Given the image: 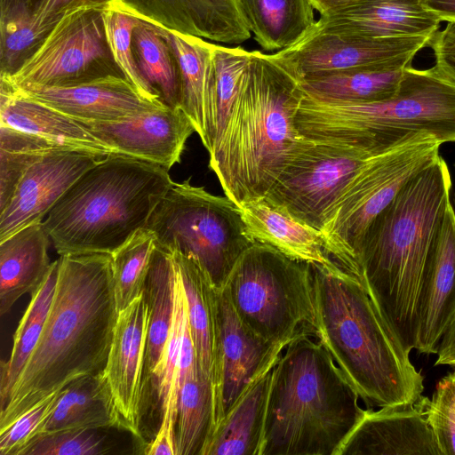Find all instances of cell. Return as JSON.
Wrapping results in <instances>:
<instances>
[{
  "label": "cell",
  "mask_w": 455,
  "mask_h": 455,
  "mask_svg": "<svg viewBox=\"0 0 455 455\" xmlns=\"http://www.w3.org/2000/svg\"><path fill=\"white\" fill-rule=\"evenodd\" d=\"M118 313L111 254L60 256L44 330L0 410V429L71 381L104 371Z\"/></svg>",
  "instance_id": "6da1fadb"
},
{
  "label": "cell",
  "mask_w": 455,
  "mask_h": 455,
  "mask_svg": "<svg viewBox=\"0 0 455 455\" xmlns=\"http://www.w3.org/2000/svg\"><path fill=\"white\" fill-rule=\"evenodd\" d=\"M451 186L439 155L371 222L357 254L363 285L410 352L427 262Z\"/></svg>",
  "instance_id": "7a4b0ae2"
},
{
  "label": "cell",
  "mask_w": 455,
  "mask_h": 455,
  "mask_svg": "<svg viewBox=\"0 0 455 455\" xmlns=\"http://www.w3.org/2000/svg\"><path fill=\"white\" fill-rule=\"evenodd\" d=\"M300 81L271 57L251 52L235 100L209 153V168L237 205L265 197L303 140L295 116Z\"/></svg>",
  "instance_id": "3957f363"
},
{
  "label": "cell",
  "mask_w": 455,
  "mask_h": 455,
  "mask_svg": "<svg viewBox=\"0 0 455 455\" xmlns=\"http://www.w3.org/2000/svg\"><path fill=\"white\" fill-rule=\"evenodd\" d=\"M318 339L369 407L415 403L423 377L361 280L312 266Z\"/></svg>",
  "instance_id": "277c9868"
},
{
  "label": "cell",
  "mask_w": 455,
  "mask_h": 455,
  "mask_svg": "<svg viewBox=\"0 0 455 455\" xmlns=\"http://www.w3.org/2000/svg\"><path fill=\"white\" fill-rule=\"evenodd\" d=\"M323 344L290 343L272 370L261 455H338L365 413Z\"/></svg>",
  "instance_id": "5b68a950"
},
{
  "label": "cell",
  "mask_w": 455,
  "mask_h": 455,
  "mask_svg": "<svg viewBox=\"0 0 455 455\" xmlns=\"http://www.w3.org/2000/svg\"><path fill=\"white\" fill-rule=\"evenodd\" d=\"M172 184L163 166L109 155L65 192L42 224L60 256L112 254L146 227Z\"/></svg>",
  "instance_id": "8992f818"
},
{
  "label": "cell",
  "mask_w": 455,
  "mask_h": 455,
  "mask_svg": "<svg viewBox=\"0 0 455 455\" xmlns=\"http://www.w3.org/2000/svg\"><path fill=\"white\" fill-rule=\"evenodd\" d=\"M295 124L307 139L345 143L371 156L418 132L455 142V77L437 64L409 65L395 93L384 100L324 101L304 92Z\"/></svg>",
  "instance_id": "52a82bcc"
},
{
  "label": "cell",
  "mask_w": 455,
  "mask_h": 455,
  "mask_svg": "<svg viewBox=\"0 0 455 455\" xmlns=\"http://www.w3.org/2000/svg\"><path fill=\"white\" fill-rule=\"evenodd\" d=\"M240 318L267 342L286 347L316 339L312 266L254 242L235 262L224 287Z\"/></svg>",
  "instance_id": "ba28073f"
},
{
  "label": "cell",
  "mask_w": 455,
  "mask_h": 455,
  "mask_svg": "<svg viewBox=\"0 0 455 455\" xmlns=\"http://www.w3.org/2000/svg\"><path fill=\"white\" fill-rule=\"evenodd\" d=\"M443 143L418 132L369 157L328 211L321 233L335 263L362 281L357 254L364 235L401 188L440 154Z\"/></svg>",
  "instance_id": "9c48e42d"
},
{
  "label": "cell",
  "mask_w": 455,
  "mask_h": 455,
  "mask_svg": "<svg viewBox=\"0 0 455 455\" xmlns=\"http://www.w3.org/2000/svg\"><path fill=\"white\" fill-rule=\"evenodd\" d=\"M159 246L194 258L222 289L239 257L254 241L238 205L189 180L173 182L145 227Z\"/></svg>",
  "instance_id": "30bf717a"
},
{
  "label": "cell",
  "mask_w": 455,
  "mask_h": 455,
  "mask_svg": "<svg viewBox=\"0 0 455 455\" xmlns=\"http://www.w3.org/2000/svg\"><path fill=\"white\" fill-rule=\"evenodd\" d=\"M104 9L82 5L68 11L16 71L0 76V82L15 88L60 87L124 76L107 41Z\"/></svg>",
  "instance_id": "8fae6325"
},
{
  "label": "cell",
  "mask_w": 455,
  "mask_h": 455,
  "mask_svg": "<svg viewBox=\"0 0 455 455\" xmlns=\"http://www.w3.org/2000/svg\"><path fill=\"white\" fill-rule=\"evenodd\" d=\"M371 156L345 143L304 137L265 197L321 231L328 211Z\"/></svg>",
  "instance_id": "7c38bea8"
},
{
  "label": "cell",
  "mask_w": 455,
  "mask_h": 455,
  "mask_svg": "<svg viewBox=\"0 0 455 455\" xmlns=\"http://www.w3.org/2000/svg\"><path fill=\"white\" fill-rule=\"evenodd\" d=\"M433 37H359L327 30L316 22L298 42L270 55L300 81L360 68H405L430 46Z\"/></svg>",
  "instance_id": "4fadbf2b"
},
{
  "label": "cell",
  "mask_w": 455,
  "mask_h": 455,
  "mask_svg": "<svg viewBox=\"0 0 455 455\" xmlns=\"http://www.w3.org/2000/svg\"><path fill=\"white\" fill-rule=\"evenodd\" d=\"M217 320L212 379L214 428L249 386L275 366L285 348L267 342L248 327L237 315L224 288L218 290Z\"/></svg>",
  "instance_id": "5bb4252c"
},
{
  "label": "cell",
  "mask_w": 455,
  "mask_h": 455,
  "mask_svg": "<svg viewBox=\"0 0 455 455\" xmlns=\"http://www.w3.org/2000/svg\"><path fill=\"white\" fill-rule=\"evenodd\" d=\"M149 308L144 294L118 313L103 371L121 430L141 439L145 356Z\"/></svg>",
  "instance_id": "9a60e30c"
},
{
  "label": "cell",
  "mask_w": 455,
  "mask_h": 455,
  "mask_svg": "<svg viewBox=\"0 0 455 455\" xmlns=\"http://www.w3.org/2000/svg\"><path fill=\"white\" fill-rule=\"evenodd\" d=\"M76 120L116 155L149 162L167 170L180 162L186 142L196 132L181 108L168 106L116 121Z\"/></svg>",
  "instance_id": "2e32d148"
},
{
  "label": "cell",
  "mask_w": 455,
  "mask_h": 455,
  "mask_svg": "<svg viewBox=\"0 0 455 455\" xmlns=\"http://www.w3.org/2000/svg\"><path fill=\"white\" fill-rule=\"evenodd\" d=\"M104 157L65 150L46 154L34 162L0 211V241L28 226L41 223L65 192Z\"/></svg>",
  "instance_id": "e0dca14e"
},
{
  "label": "cell",
  "mask_w": 455,
  "mask_h": 455,
  "mask_svg": "<svg viewBox=\"0 0 455 455\" xmlns=\"http://www.w3.org/2000/svg\"><path fill=\"white\" fill-rule=\"evenodd\" d=\"M109 7L212 43L239 44L251 36L239 0H111Z\"/></svg>",
  "instance_id": "ac0fdd59"
},
{
  "label": "cell",
  "mask_w": 455,
  "mask_h": 455,
  "mask_svg": "<svg viewBox=\"0 0 455 455\" xmlns=\"http://www.w3.org/2000/svg\"><path fill=\"white\" fill-rule=\"evenodd\" d=\"M428 400L366 409L338 455H442L427 419Z\"/></svg>",
  "instance_id": "d6986e66"
},
{
  "label": "cell",
  "mask_w": 455,
  "mask_h": 455,
  "mask_svg": "<svg viewBox=\"0 0 455 455\" xmlns=\"http://www.w3.org/2000/svg\"><path fill=\"white\" fill-rule=\"evenodd\" d=\"M455 318V212L446 206L427 262L419 292L414 347L436 354Z\"/></svg>",
  "instance_id": "ffe728a7"
},
{
  "label": "cell",
  "mask_w": 455,
  "mask_h": 455,
  "mask_svg": "<svg viewBox=\"0 0 455 455\" xmlns=\"http://www.w3.org/2000/svg\"><path fill=\"white\" fill-rule=\"evenodd\" d=\"M0 84L76 119L116 121L166 106L144 99L120 76L60 87L15 88L4 82Z\"/></svg>",
  "instance_id": "44dd1931"
},
{
  "label": "cell",
  "mask_w": 455,
  "mask_h": 455,
  "mask_svg": "<svg viewBox=\"0 0 455 455\" xmlns=\"http://www.w3.org/2000/svg\"><path fill=\"white\" fill-rule=\"evenodd\" d=\"M440 23L420 0H355L317 20L327 30L367 38L434 36Z\"/></svg>",
  "instance_id": "7402d4cb"
},
{
  "label": "cell",
  "mask_w": 455,
  "mask_h": 455,
  "mask_svg": "<svg viewBox=\"0 0 455 455\" xmlns=\"http://www.w3.org/2000/svg\"><path fill=\"white\" fill-rule=\"evenodd\" d=\"M111 0H0V76L12 75L68 11Z\"/></svg>",
  "instance_id": "603a6c76"
},
{
  "label": "cell",
  "mask_w": 455,
  "mask_h": 455,
  "mask_svg": "<svg viewBox=\"0 0 455 455\" xmlns=\"http://www.w3.org/2000/svg\"><path fill=\"white\" fill-rule=\"evenodd\" d=\"M254 242L272 246L291 259L311 266H338L330 256L320 230L260 197L238 205Z\"/></svg>",
  "instance_id": "cb8c5ba5"
},
{
  "label": "cell",
  "mask_w": 455,
  "mask_h": 455,
  "mask_svg": "<svg viewBox=\"0 0 455 455\" xmlns=\"http://www.w3.org/2000/svg\"><path fill=\"white\" fill-rule=\"evenodd\" d=\"M1 84L0 124L76 150L100 156L116 155L76 119L9 86Z\"/></svg>",
  "instance_id": "d4e9b609"
},
{
  "label": "cell",
  "mask_w": 455,
  "mask_h": 455,
  "mask_svg": "<svg viewBox=\"0 0 455 455\" xmlns=\"http://www.w3.org/2000/svg\"><path fill=\"white\" fill-rule=\"evenodd\" d=\"M178 63L180 108L190 118L208 153L212 149V83L213 43L159 28Z\"/></svg>",
  "instance_id": "484cf974"
},
{
  "label": "cell",
  "mask_w": 455,
  "mask_h": 455,
  "mask_svg": "<svg viewBox=\"0 0 455 455\" xmlns=\"http://www.w3.org/2000/svg\"><path fill=\"white\" fill-rule=\"evenodd\" d=\"M50 237L42 222L28 226L0 241V313L7 314L23 295L36 291L52 262Z\"/></svg>",
  "instance_id": "4316f807"
},
{
  "label": "cell",
  "mask_w": 455,
  "mask_h": 455,
  "mask_svg": "<svg viewBox=\"0 0 455 455\" xmlns=\"http://www.w3.org/2000/svg\"><path fill=\"white\" fill-rule=\"evenodd\" d=\"M272 370L249 386L214 428L200 455H261Z\"/></svg>",
  "instance_id": "83f0119b"
},
{
  "label": "cell",
  "mask_w": 455,
  "mask_h": 455,
  "mask_svg": "<svg viewBox=\"0 0 455 455\" xmlns=\"http://www.w3.org/2000/svg\"><path fill=\"white\" fill-rule=\"evenodd\" d=\"M170 251L185 292L197 364L212 383L217 348L219 289L212 284L206 272L194 258L177 251Z\"/></svg>",
  "instance_id": "f1b7e54d"
},
{
  "label": "cell",
  "mask_w": 455,
  "mask_h": 455,
  "mask_svg": "<svg viewBox=\"0 0 455 455\" xmlns=\"http://www.w3.org/2000/svg\"><path fill=\"white\" fill-rule=\"evenodd\" d=\"M73 428L120 429L103 371L80 377L60 390L39 435Z\"/></svg>",
  "instance_id": "f546056e"
},
{
  "label": "cell",
  "mask_w": 455,
  "mask_h": 455,
  "mask_svg": "<svg viewBox=\"0 0 455 455\" xmlns=\"http://www.w3.org/2000/svg\"><path fill=\"white\" fill-rule=\"evenodd\" d=\"M175 281L176 268L171 251L156 243L143 291L149 308L146 379H153L162 363L174 315Z\"/></svg>",
  "instance_id": "4dcf8cb0"
},
{
  "label": "cell",
  "mask_w": 455,
  "mask_h": 455,
  "mask_svg": "<svg viewBox=\"0 0 455 455\" xmlns=\"http://www.w3.org/2000/svg\"><path fill=\"white\" fill-rule=\"evenodd\" d=\"M253 39L278 52L301 39L316 24L309 0H239Z\"/></svg>",
  "instance_id": "1f68e13d"
},
{
  "label": "cell",
  "mask_w": 455,
  "mask_h": 455,
  "mask_svg": "<svg viewBox=\"0 0 455 455\" xmlns=\"http://www.w3.org/2000/svg\"><path fill=\"white\" fill-rule=\"evenodd\" d=\"M406 68V67H405ZM405 68L368 67L300 80L303 92L324 101L367 103L392 97Z\"/></svg>",
  "instance_id": "d6a6232c"
},
{
  "label": "cell",
  "mask_w": 455,
  "mask_h": 455,
  "mask_svg": "<svg viewBox=\"0 0 455 455\" xmlns=\"http://www.w3.org/2000/svg\"><path fill=\"white\" fill-rule=\"evenodd\" d=\"M214 429L212 383L198 364L180 389L175 427L176 455H200Z\"/></svg>",
  "instance_id": "836d02e7"
},
{
  "label": "cell",
  "mask_w": 455,
  "mask_h": 455,
  "mask_svg": "<svg viewBox=\"0 0 455 455\" xmlns=\"http://www.w3.org/2000/svg\"><path fill=\"white\" fill-rule=\"evenodd\" d=\"M60 258L54 260L42 285L31 299L13 335L11 355L1 363L0 405L6 403L13 386L31 356L44 330L56 290Z\"/></svg>",
  "instance_id": "e575fe53"
},
{
  "label": "cell",
  "mask_w": 455,
  "mask_h": 455,
  "mask_svg": "<svg viewBox=\"0 0 455 455\" xmlns=\"http://www.w3.org/2000/svg\"><path fill=\"white\" fill-rule=\"evenodd\" d=\"M132 46L137 66L147 83L172 108H180V79L177 60L158 27L141 20Z\"/></svg>",
  "instance_id": "d590c367"
},
{
  "label": "cell",
  "mask_w": 455,
  "mask_h": 455,
  "mask_svg": "<svg viewBox=\"0 0 455 455\" xmlns=\"http://www.w3.org/2000/svg\"><path fill=\"white\" fill-rule=\"evenodd\" d=\"M65 150L76 149L0 124V211L34 162L46 154Z\"/></svg>",
  "instance_id": "8d00e7d4"
},
{
  "label": "cell",
  "mask_w": 455,
  "mask_h": 455,
  "mask_svg": "<svg viewBox=\"0 0 455 455\" xmlns=\"http://www.w3.org/2000/svg\"><path fill=\"white\" fill-rule=\"evenodd\" d=\"M155 248L154 235L144 228L111 254L114 291L118 312L142 295Z\"/></svg>",
  "instance_id": "74e56055"
},
{
  "label": "cell",
  "mask_w": 455,
  "mask_h": 455,
  "mask_svg": "<svg viewBox=\"0 0 455 455\" xmlns=\"http://www.w3.org/2000/svg\"><path fill=\"white\" fill-rule=\"evenodd\" d=\"M250 57L251 52L246 51L241 46L230 47L213 43L212 148L224 128L231 108L235 100L243 76L250 61Z\"/></svg>",
  "instance_id": "f35d334b"
},
{
  "label": "cell",
  "mask_w": 455,
  "mask_h": 455,
  "mask_svg": "<svg viewBox=\"0 0 455 455\" xmlns=\"http://www.w3.org/2000/svg\"><path fill=\"white\" fill-rule=\"evenodd\" d=\"M102 20L110 52L124 76L144 99L163 102L157 92L142 76L133 54L132 34L141 20L112 7L102 11Z\"/></svg>",
  "instance_id": "ab89813d"
},
{
  "label": "cell",
  "mask_w": 455,
  "mask_h": 455,
  "mask_svg": "<svg viewBox=\"0 0 455 455\" xmlns=\"http://www.w3.org/2000/svg\"><path fill=\"white\" fill-rule=\"evenodd\" d=\"M109 428H73L36 436L18 455H105L113 453Z\"/></svg>",
  "instance_id": "60d3db41"
},
{
  "label": "cell",
  "mask_w": 455,
  "mask_h": 455,
  "mask_svg": "<svg viewBox=\"0 0 455 455\" xmlns=\"http://www.w3.org/2000/svg\"><path fill=\"white\" fill-rule=\"evenodd\" d=\"M426 413L442 455H455V371L438 381Z\"/></svg>",
  "instance_id": "b9f144b4"
},
{
  "label": "cell",
  "mask_w": 455,
  "mask_h": 455,
  "mask_svg": "<svg viewBox=\"0 0 455 455\" xmlns=\"http://www.w3.org/2000/svg\"><path fill=\"white\" fill-rule=\"evenodd\" d=\"M61 389L51 393L20 415L8 427L0 429V455H18L39 435L55 407Z\"/></svg>",
  "instance_id": "7bdbcfd3"
},
{
  "label": "cell",
  "mask_w": 455,
  "mask_h": 455,
  "mask_svg": "<svg viewBox=\"0 0 455 455\" xmlns=\"http://www.w3.org/2000/svg\"><path fill=\"white\" fill-rule=\"evenodd\" d=\"M435 64L455 77V21L447 22L431 40Z\"/></svg>",
  "instance_id": "ee69618b"
},
{
  "label": "cell",
  "mask_w": 455,
  "mask_h": 455,
  "mask_svg": "<svg viewBox=\"0 0 455 455\" xmlns=\"http://www.w3.org/2000/svg\"><path fill=\"white\" fill-rule=\"evenodd\" d=\"M176 417L165 410L163 412L159 428L155 438L144 445L143 453L147 455H176L175 427Z\"/></svg>",
  "instance_id": "f6af8a7d"
},
{
  "label": "cell",
  "mask_w": 455,
  "mask_h": 455,
  "mask_svg": "<svg viewBox=\"0 0 455 455\" xmlns=\"http://www.w3.org/2000/svg\"><path fill=\"white\" fill-rule=\"evenodd\" d=\"M435 366L448 365L455 369V318L442 337Z\"/></svg>",
  "instance_id": "bcb514c9"
},
{
  "label": "cell",
  "mask_w": 455,
  "mask_h": 455,
  "mask_svg": "<svg viewBox=\"0 0 455 455\" xmlns=\"http://www.w3.org/2000/svg\"><path fill=\"white\" fill-rule=\"evenodd\" d=\"M441 21H455V0H420Z\"/></svg>",
  "instance_id": "7dc6e473"
},
{
  "label": "cell",
  "mask_w": 455,
  "mask_h": 455,
  "mask_svg": "<svg viewBox=\"0 0 455 455\" xmlns=\"http://www.w3.org/2000/svg\"><path fill=\"white\" fill-rule=\"evenodd\" d=\"M315 11L320 13L354 2L355 0H309Z\"/></svg>",
  "instance_id": "c3c4849f"
},
{
  "label": "cell",
  "mask_w": 455,
  "mask_h": 455,
  "mask_svg": "<svg viewBox=\"0 0 455 455\" xmlns=\"http://www.w3.org/2000/svg\"><path fill=\"white\" fill-rule=\"evenodd\" d=\"M452 204V206H453V210H454V212H455V194H454V197H453V203Z\"/></svg>",
  "instance_id": "681fc988"
}]
</instances>
